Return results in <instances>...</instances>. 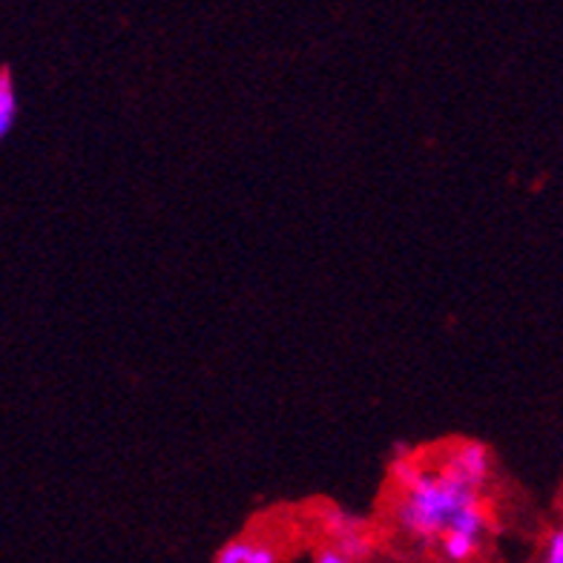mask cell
Segmentation results:
<instances>
[{"mask_svg": "<svg viewBox=\"0 0 563 563\" xmlns=\"http://www.w3.org/2000/svg\"><path fill=\"white\" fill-rule=\"evenodd\" d=\"M481 500L477 486L443 469L440 474H423L409 489V498L397 507V521L423 547L440 543L443 532L449 526L451 514Z\"/></svg>", "mask_w": 563, "mask_h": 563, "instance_id": "6da1fadb", "label": "cell"}, {"mask_svg": "<svg viewBox=\"0 0 563 563\" xmlns=\"http://www.w3.org/2000/svg\"><path fill=\"white\" fill-rule=\"evenodd\" d=\"M357 526H359L357 517L340 512V509H328V512H325V529L331 532V535H336V538H343V535H351Z\"/></svg>", "mask_w": 563, "mask_h": 563, "instance_id": "52a82bcc", "label": "cell"}, {"mask_svg": "<svg viewBox=\"0 0 563 563\" xmlns=\"http://www.w3.org/2000/svg\"><path fill=\"white\" fill-rule=\"evenodd\" d=\"M477 547H481L477 535H469V532L455 529V526H449V532H443L440 552L446 561H455V563L469 561V558L477 552Z\"/></svg>", "mask_w": 563, "mask_h": 563, "instance_id": "277c9868", "label": "cell"}, {"mask_svg": "<svg viewBox=\"0 0 563 563\" xmlns=\"http://www.w3.org/2000/svg\"><path fill=\"white\" fill-rule=\"evenodd\" d=\"M547 558L549 563H563V529H555L549 535V543H547Z\"/></svg>", "mask_w": 563, "mask_h": 563, "instance_id": "30bf717a", "label": "cell"}, {"mask_svg": "<svg viewBox=\"0 0 563 563\" xmlns=\"http://www.w3.org/2000/svg\"><path fill=\"white\" fill-rule=\"evenodd\" d=\"M423 474H425L423 469L411 463V460H397V463H394V477H397L400 486H406V489H411V486H414Z\"/></svg>", "mask_w": 563, "mask_h": 563, "instance_id": "9c48e42d", "label": "cell"}, {"mask_svg": "<svg viewBox=\"0 0 563 563\" xmlns=\"http://www.w3.org/2000/svg\"><path fill=\"white\" fill-rule=\"evenodd\" d=\"M17 118V95H15V84H12V73L7 66L0 69V136L7 139L12 127H15Z\"/></svg>", "mask_w": 563, "mask_h": 563, "instance_id": "5b68a950", "label": "cell"}, {"mask_svg": "<svg viewBox=\"0 0 563 563\" xmlns=\"http://www.w3.org/2000/svg\"><path fill=\"white\" fill-rule=\"evenodd\" d=\"M340 540V549H343L348 558H368L374 552V543L362 535V532H351V535H343Z\"/></svg>", "mask_w": 563, "mask_h": 563, "instance_id": "ba28073f", "label": "cell"}, {"mask_svg": "<svg viewBox=\"0 0 563 563\" xmlns=\"http://www.w3.org/2000/svg\"><path fill=\"white\" fill-rule=\"evenodd\" d=\"M449 526H455V529H463V532H469V535H477V538H481V532L489 526V509L483 507V500H474V503H469V507L458 509V512L451 514Z\"/></svg>", "mask_w": 563, "mask_h": 563, "instance_id": "8992f818", "label": "cell"}, {"mask_svg": "<svg viewBox=\"0 0 563 563\" xmlns=\"http://www.w3.org/2000/svg\"><path fill=\"white\" fill-rule=\"evenodd\" d=\"M446 469L481 489L483 483L489 481V449H486L483 443H463V446L451 455Z\"/></svg>", "mask_w": 563, "mask_h": 563, "instance_id": "7a4b0ae2", "label": "cell"}, {"mask_svg": "<svg viewBox=\"0 0 563 563\" xmlns=\"http://www.w3.org/2000/svg\"><path fill=\"white\" fill-rule=\"evenodd\" d=\"M277 552L251 540H230L213 555L216 563H277Z\"/></svg>", "mask_w": 563, "mask_h": 563, "instance_id": "3957f363", "label": "cell"}, {"mask_svg": "<svg viewBox=\"0 0 563 563\" xmlns=\"http://www.w3.org/2000/svg\"><path fill=\"white\" fill-rule=\"evenodd\" d=\"M351 558L345 555L340 547H325L317 552V563H348Z\"/></svg>", "mask_w": 563, "mask_h": 563, "instance_id": "8fae6325", "label": "cell"}]
</instances>
